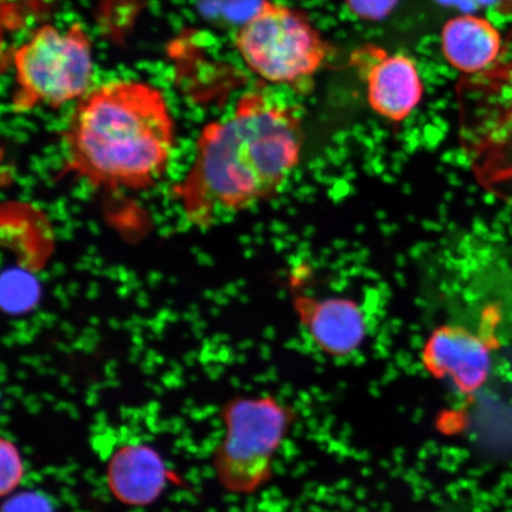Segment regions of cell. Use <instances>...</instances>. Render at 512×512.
Segmentation results:
<instances>
[{"instance_id":"cell-1","label":"cell","mask_w":512,"mask_h":512,"mask_svg":"<svg viewBox=\"0 0 512 512\" xmlns=\"http://www.w3.org/2000/svg\"><path fill=\"white\" fill-rule=\"evenodd\" d=\"M302 124L266 94L243 95L228 118L203 127L172 195L191 226L211 228L273 200L298 168Z\"/></svg>"},{"instance_id":"cell-2","label":"cell","mask_w":512,"mask_h":512,"mask_svg":"<svg viewBox=\"0 0 512 512\" xmlns=\"http://www.w3.org/2000/svg\"><path fill=\"white\" fill-rule=\"evenodd\" d=\"M62 143L66 170L82 181L96 189L142 191L168 172L175 121L158 88L111 81L78 102Z\"/></svg>"},{"instance_id":"cell-3","label":"cell","mask_w":512,"mask_h":512,"mask_svg":"<svg viewBox=\"0 0 512 512\" xmlns=\"http://www.w3.org/2000/svg\"><path fill=\"white\" fill-rule=\"evenodd\" d=\"M12 66V112L24 114L42 106L59 110L89 93L94 74L93 44L81 23L64 31L44 24L14 51Z\"/></svg>"},{"instance_id":"cell-4","label":"cell","mask_w":512,"mask_h":512,"mask_svg":"<svg viewBox=\"0 0 512 512\" xmlns=\"http://www.w3.org/2000/svg\"><path fill=\"white\" fill-rule=\"evenodd\" d=\"M224 435L213 453L215 476L230 494L249 495L272 476L292 414L270 395L235 398L221 409Z\"/></svg>"},{"instance_id":"cell-5","label":"cell","mask_w":512,"mask_h":512,"mask_svg":"<svg viewBox=\"0 0 512 512\" xmlns=\"http://www.w3.org/2000/svg\"><path fill=\"white\" fill-rule=\"evenodd\" d=\"M235 42L248 68L272 83L299 85L326 57L322 38L302 15L268 0L242 25Z\"/></svg>"},{"instance_id":"cell-6","label":"cell","mask_w":512,"mask_h":512,"mask_svg":"<svg viewBox=\"0 0 512 512\" xmlns=\"http://www.w3.org/2000/svg\"><path fill=\"white\" fill-rule=\"evenodd\" d=\"M498 320L496 307H491L477 330L456 323L437 326L421 349L426 373L435 380H447L462 395L478 393L489 382L495 354L501 348Z\"/></svg>"},{"instance_id":"cell-7","label":"cell","mask_w":512,"mask_h":512,"mask_svg":"<svg viewBox=\"0 0 512 512\" xmlns=\"http://www.w3.org/2000/svg\"><path fill=\"white\" fill-rule=\"evenodd\" d=\"M293 309L306 336L325 355L349 357L366 342L367 313L355 299L297 294Z\"/></svg>"},{"instance_id":"cell-8","label":"cell","mask_w":512,"mask_h":512,"mask_svg":"<svg viewBox=\"0 0 512 512\" xmlns=\"http://www.w3.org/2000/svg\"><path fill=\"white\" fill-rule=\"evenodd\" d=\"M355 63L366 79L370 106L383 118L399 123L420 104L424 86L409 57L367 48L358 51Z\"/></svg>"},{"instance_id":"cell-9","label":"cell","mask_w":512,"mask_h":512,"mask_svg":"<svg viewBox=\"0 0 512 512\" xmlns=\"http://www.w3.org/2000/svg\"><path fill=\"white\" fill-rule=\"evenodd\" d=\"M108 489L128 507H149L168 485V469L155 447L143 443L118 448L106 470Z\"/></svg>"},{"instance_id":"cell-10","label":"cell","mask_w":512,"mask_h":512,"mask_svg":"<svg viewBox=\"0 0 512 512\" xmlns=\"http://www.w3.org/2000/svg\"><path fill=\"white\" fill-rule=\"evenodd\" d=\"M446 60L464 73H478L497 59L502 38L486 19L464 15L448 21L441 34Z\"/></svg>"},{"instance_id":"cell-11","label":"cell","mask_w":512,"mask_h":512,"mask_svg":"<svg viewBox=\"0 0 512 512\" xmlns=\"http://www.w3.org/2000/svg\"><path fill=\"white\" fill-rule=\"evenodd\" d=\"M265 0H196L200 14L211 23L243 24L249 21Z\"/></svg>"},{"instance_id":"cell-12","label":"cell","mask_w":512,"mask_h":512,"mask_svg":"<svg viewBox=\"0 0 512 512\" xmlns=\"http://www.w3.org/2000/svg\"><path fill=\"white\" fill-rule=\"evenodd\" d=\"M25 476L21 451L11 439H0V495L8 497L17 491Z\"/></svg>"},{"instance_id":"cell-13","label":"cell","mask_w":512,"mask_h":512,"mask_svg":"<svg viewBox=\"0 0 512 512\" xmlns=\"http://www.w3.org/2000/svg\"><path fill=\"white\" fill-rule=\"evenodd\" d=\"M0 512H56V510L53 502L43 492L22 490L5 497Z\"/></svg>"},{"instance_id":"cell-14","label":"cell","mask_w":512,"mask_h":512,"mask_svg":"<svg viewBox=\"0 0 512 512\" xmlns=\"http://www.w3.org/2000/svg\"><path fill=\"white\" fill-rule=\"evenodd\" d=\"M354 14L367 21H381L392 12L399 0H345Z\"/></svg>"},{"instance_id":"cell-15","label":"cell","mask_w":512,"mask_h":512,"mask_svg":"<svg viewBox=\"0 0 512 512\" xmlns=\"http://www.w3.org/2000/svg\"><path fill=\"white\" fill-rule=\"evenodd\" d=\"M507 2L512 5V0H507Z\"/></svg>"}]
</instances>
